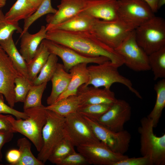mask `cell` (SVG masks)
<instances>
[{
	"label": "cell",
	"instance_id": "cell-1",
	"mask_svg": "<svg viewBox=\"0 0 165 165\" xmlns=\"http://www.w3.org/2000/svg\"><path fill=\"white\" fill-rule=\"evenodd\" d=\"M46 39L89 57L104 56L119 68L124 64L122 57L114 49L100 41L90 31L48 30Z\"/></svg>",
	"mask_w": 165,
	"mask_h": 165
},
{
	"label": "cell",
	"instance_id": "cell-2",
	"mask_svg": "<svg viewBox=\"0 0 165 165\" xmlns=\"http://www.w3.org/2000/svg\"><path fill=\"white\" fill-rule=\"evenodd\" d=\"M24 112L28 115L27 119H16L9 114L7 119L15 133H19L28 139L39 152L43 146L42 131L46 120V109L42 105L24 110Z\"/></svg>",
	"mask_w": 165,
	"mask_h": 165
},
{
	"label": "cell",
	"instance_id": "cell-3",
	"mask_svg": "<svg viewBox=\"0 0 165 165\" xmlns=\"http://www.w3.org/2000/svg\"><path fill=\"white\" fill-rule=\"evenodd\" d=\"M138 130L140 135L141 154L148 157L153 165L165 164V134L157 136L154 134L152 120L148 116L140 120Z\"/></svg>",
	"mask_w": 165,
	"mask_h": 165
},
{
	"label": "cell",
	"instance_id": "cell-4",
	"mask_svg": "<svg viewBox=\"0 0 165 165\" xmlns=\"http://www.w3.org/2000/svg\"><path fill=\"white\" fill-rule=\"evenodd\" d=\"M118 68L110 60L97 65L87 66L89 79L88 82L84 84L110 89L113 84L120 83L125 86L138 98L142 99L139 93L133 87L131 81L120 74Z\"/></svg>",
	"mask_w": 165,
	"mask_h": 165
},
{
	"label": "cell",
	"instance_id": "cell-5",
	"mask_svg": "<svg viewBox=\"0 0 165 165\" xmlns=\"http://www.w3.org/2000/svg\"><path fill=\"white\" fill-rule=\"evenodd\" d=\"M138 45L148 55L165 46V20L155 16L134 30Z\"/></svg>",
	"mask_w": 165,
	"mask_h": 165
},
{
	"label": "cell",
	"instance_id": "cell-6",
	"mask_svg": "<svg viewBox=\"0 0 165 165\" xmlns=\"http://www.w3.org/2000/svg\"><path fill=\"white\" fill-rule=\"evenodd\" d=\"M46 109V120L42 131L43 146L37 157L44 163L57 146L65 137V117Z\"/></svg>",
	"mask_w": 165,
	"mask_h": 165
},
{
	"label": "cell",
	"instance_id": "cell-7",
	"mask_svg": "<svg viewBox=\"0 0 165 165\" xmlns=\"http://www.w3.org/2000/svg\"><path fill=\"white\" fill-rule=\"evenodd\" d=\"M135 29L119 19L113 20L96 19L90 31L100 41L115 50Z\"/></svg>",
	"mask_w": 165,
	"mask_h": 165
},
{
	"label": "cell",
	"instance_id": "cell-8",
	"mask_svg": "<svg viewBox=\"0 0 165 165\" xmlns=\"http://www.w3.org/2000/svg\"><path fill=\"white\" fill-rule=\"evenodd\" d=\"M134 30L115 50L123 57L124 64L131 70H150L148 55L137 42Z\"/></svg>",
	"mask_w": 165,
	"mask_h": 165
},
{
	"label": "cell",
	"instance_id": "cell-9",
	"mask_svg": "<svg viewBox=\"0 0 165 165\" xmlns=\"http://www.w3.org/2000/svg\"><path fill=\"white\" fill-rule=\"evenodd\" d=\"M97 138L113 152L121 154L128 151L131 136L126 130L119 132L112 131L96 120L83 116Z\"/></svg>",
	"mask_w": 165,
	"mask_h": 165
},
{
	"label": "cell",
	"instance_id": "cell-10",
	"mask_svg": "<svg viewBox=\"0 0 165 165\" xmlns=\"http://www.w3.org/2000/svg\"><path fill=\"white\" fill-rule=\"evenodd\" d=\"M143 0H118V18L135 29L155 15Z\"/></svg>",
	"mask_w": 165,
	"mask_h": 165
},
{
	"label": "cell",
	"instance_id": "cell-11",
	"mask_svg": "<svg viewBox=\"0 0 165 165\" xmlns=\"http://www.w3.org/2000/svg\"><path fill=\"white\" fill-rule=\"evenodd\" d=\"M65 137L76 147L100 141L83 116L77 112L65 117Z\"/></svg>",
	"mask_w": 165,
	"mask_h": 165
},
{
	"label": "cell",
	"instance_id": "cell-12",
	"mask_svg": "<svg viewBox=\"0 0 165 165\" xmlns=\"http://www.w3.org/2000/svg\"><path fill=\"white\" fill-rule=\"evenodd\" d=\"M46 47L50 53H53L61 59L66 71L77 64L86 63L101 64L109 59L104 56L89 57L79 53L65 46L45 39L42 42Z\"/></svg>",
	"mask_w": 165,
	"mask_h": 165
},
{
	"label": "cell",
	"instance_id": "cell-13",
	"mask_svg": "<svg viewBox=\"0 0 165 165\" xmlns=\"http://www.w3.org/2000/svg\"><path fill=\"white\" fill-rule=\"evenodd\" d=\"M76 149L89 164L114 165L116 163L129 157L113 152L100 141L82 145L77 147Z\"/></svg>",
	"mask_w": 165,
	"mask_h": 165
},
{
	"label": "cell",
	"instance_id": "cell-14",
	"mask_svg": "<svg viewBox=\"0 0 165 165\" xmlns=\"http://www.w3.org/2000/svg\"><path fill=\"white\" fill-rule=\"evenodd\" d=\"M20 75L9 57L0 46V93L13 108L15 103L14 81Z\"/></svg>",
	"mask_w": 165,
	"mask_h": 165
},
{
	"label": "cell",
	"instance_id": "cell-15",
	"mask_svg": "<svg viewBox=\"0 0 165 165\" xmlns=\"http://www.w3.org/2000/svg\"><path fill=\"white\" fill-rule=\"evenodd\" d=\"M131 114L130 104L124 100L117 99L105 113L95 120L112 131L119 132L124 130V125L130 119Z\"/></svg>",
	"mask_w": 165,
	"mask_h": 165
},
{
	"label": "cell",
	"instance_id": "cell-16",
	"mask_svg": "<svg viewBox=\"0 0 165 165\" xmlns=\"http://www.w3.org/2000/svg\"><path fill=\"white\" fill-rule=\"evenodd\" d=\"M118 0H86L82 11L93 18L104 20L118 19Z\"/></svg>",
	"mask_w": 165,
	"mask_h": 165
},
{
	"label": "cell",
	"instance_id": "cell-17",
	"mask_svg": "<svg viewBox=\"0 0 165 165\" xmlns=\"http://www.w3.org/2000/svg\"><path fill=\"white\" fill-rule=\"evenodd\" d=\"M77 95L80 98V105L100 104L112 105L117 100L114 92L110 89H101L84 84L79 88Z\"/></svg>",
	"mask_w": 165,
	"mask_h": 165
},
{
	"label": "cell",
	"instance_id": "cell-18",
	"mask_svg": "<svg viewBox=\"0 0 165 165\" xmlns=\"http://www.w3.org/2000/svg\"><path fill=\"white\" fill-rule=\"evenodd\" d=\"M86 0H61L54 14H48L46 19V25L51 26L60 24L82 12Z\"/></svg>",
	"mask_w": 165,
	"mask_h": 165
},
{
	"label": "cell",
	"instance_id": "cell-19",
	"mask_svg": "<svg viewBox=\"0 0 165 165\" xmlns=\"http://www.w3.org/2000/svg\"><path fill=\"white\" fill-rule=\"evenodd\" d=\"M47 31L46 26H42L35 33L31 34L27 31L20 35L19 52L27 63L33 58L43 40L46 39Z\"/></svg>",
	"mask_w": 165,
	"mask_h": 165
},
{
	"label": "cell",
	"instance_id": "cell-20",
	"mask_svg": "<svg viewBox=\"0 0 165 165\" xmlns=\"http://www.w3.org/2000/svg\"><path fill=\"white\" fill-rule=\"evenodd\" d=\"M83 11L57 24L46 26L47 31L58 29L68 31H91L96 20Z\"/></svg>",
	"mask_w": 165,
	"mask_h": 165
},
{
	"label": "cell",
	"instance_id": "cell-21",
	"mask_svg": "<svg viewBox=\"0 0 165 165\" xmlns=\"http://www.w3.org/2000/svg\"><path fill=\"white\" fill-rule=\"evenodd\" d=\"M87 64L86 63L80 64L73 67L69 70L71 77L68 85L56 101L69 96L76 95L79 88L88 82L89 75Z\"/></svg>",
	"mask_w": 165,
	"mask_h": 165
},
{
	"label": "cell",
	"instance_id": "cell-22",
	"mask_svg": "<svg viewBox=\"0 0 165 165\" xmlns=\"http://www.w3.org/2000/svg\"><path fill=\"white\" fill-rule=\"evenodd\" d=\"M71 77L70 74L66 71L63 64L58 63L56 71L51 80L52 88L51 93L46 100L48 105L55 102L66 90Z\"/></svg>",
	"mask_w": 165,
	"mask_h": 165
},
{
	"label": "cell",
	"instance_id": "cell-23",
	"mask_svg": "<svg viewBox=\"0 0 165 165\" xmlns=\"http://www.w3.org/2000/svg\"><path fill=\"white\" fill-rule=\"evenodd\" d=\"M13 34L0 41V46L9 57L20 75L29 79L27 63L16 47L13 38Z\"/></svg>",
	"mask_w": 165,
	"mask_h": 165
},
{
	"label": "cell",
	"instance_id": "cell-24",
	"mask_svg": "<svg viewBox=\"0 0 165 165\" xmlns=\"http://www.w3.org/2000/svg\"><path fill=\"white\" fill-rule=\"evenodd\" d=\"M80 100L77 95L69 96L45 107L46 109L65 117L77 112L80 105Z\"/></svg>",
	"mask_w": 165,
	"mask_h": 165
},
{
	"label": "cell",
	"instance_id": "cell-25",
	"mask_svg": "<svg viewBox=\"0 0 165 165\" xmlns=\"http://www.w3.org/2000/svg\"><path fill=\"white\" fill-rule=\"evenodd\" d=\"M35 11L28 0H17L5 14V17L10 23L18 24L20 20L26 19Z\"/></svg>",
	"mask_w": 165,
	"mask_h": 165
},
{
	"label": "cell",
	"instance_id": "cell-26",
	"mask_svg": "<svg viewBox=\"0 0 165 165\" xmlns=\"http://www.w3.org/2000/svg\"><path fill=\"white\" fill-rule=\"evenodd\" d=\"M50 53L42 42L39 46L33 58L27 63L28 78L32 82L46 64Z\"/></svg>",
	"mask_w": 165,
	"mask_h": 165
},
{
	"label": "cell",
	"instance_id": "cell-27",
	"mask_svg": "<svg viewBox=\"0 0 165 165\" xmlns=\"http://www.w3.org/2000/svg\"><path fill=\"white\" fill-rule=\"evenodd\" d=\"M156 97L155 105L147 116L152 122L154 128L156 127L159 122L162 111L165 107V79H162L154 85Z\"/></svg>",
	"mask_w": 165,
	"mask_h": 165
},
{
	"label": "cell",
	"instance_id": "cell-28",
	"mask_svg": "<svg viewBox=\"0 0 165 165\" xmlns=\"http://www.w3.org/2000/svg\"><path fill=\"white\" fill-rule=\"evenodd\" d=\"M31 144L25 138L19 139L17 145L20 153L18 161L15 165H43L42 162L36 158L31 150Z\"/></svg>",
	"mask_w": 165,
	"mask_h": 165
},
{
	"label": "cell",
	"instance_id": "cell-29",
	"mask_svg": "<svg viewBox=\"0 0 165 165\" xmlns=\"http://www.w3.org/2000/svg\"><path fill=\"white\" fill-rule=\"evenodd\" d=\"M148 59L154 80L165 78V46L148 55Z\"/></svg>",
	"mask_w": 165,
	"mask_h": 165
},
{
	"label": "cell",
	"instance_id": "cell-30",
	"mask_svg": "<svg viewBox=\"0 0 165 165\" xmlns=\"http://www.w3.org/2000/svg\"><path fill=\"white\" fill-rule=\"evenodd\" d=\"M74 147L71 141L65 137L55 148L48 160L53 164L59 165L64 159L75 151Z\"/></svg>",
	"mask_w": 165,
	"mask_h": 165
},
{
	"label": "cell",
	"instance_id": "cell-31",
	"mask_svg": "<svg viewBox=\"0 0 165 165\" xmlns=\"http://www.w3.org/2000/svg\"><path fill=\"white\" fill-rule=\"evenodd\" d=\"M58 58L57 56L50 53L46 64L35 79L32 82L33 85H38L51 80L56 71Z\"/></svg>",
	"mask_w": 165,
	"mask_h": 165
},
{
	"label": "cell",
	"instance_id": "cell-32",
	"mask_svg": "<svg viewBox=\"0 0 165 165\" xmlns=\"http://www.w3.org/2000/svg\"><path fill=\"white\" fill-rule=\"evenodd\" d=\"M57 9L53 8L51 0H43L35 11L30 16L24 20V24L22 34L28 31L30 26L42 16L50 14H54Z\"/></svg>",
	"mask_w": 165,
	"mask_h": 165
},
{
	"label": "cell",
	"instance_id": "cell-33",
	"mask_svg": "<svg viewBox=\"0 0 165 165\" xmlns=\"http://www.w3.org/2000/svg\"><path fill=\"white\" fill-rule=\"evenodd\" d=\"M47 82L38 85H33L29 90L24 102V110L42 105L41 100Z\"/></svg>",
	"mask_w": 165,
	"mask_h": 165
},
{
	"label": "cell",
	"instance_id": "cell-34",
	"mask_svg": "<svg viewBox=\"0 0 165 165\" xmlns=\"http://www.w3.org/2000/svg\"><path fill=\"white\" fill-rule=\"evenodd\" d=\"M112 105L100 104L80 105L77 112L82 116L96 120L105 113Z\"/></svg>",
	"mask_w": 165,
	"mask_h": 165
},
{
	"label": "cell",
	"instance_id": "cell-35",
	"mask_svg": "<svg viewBox=\"0 0 165 165\" xmlns=\"http://www.w3.org/2000/svg\"><path fill=\"white\" fill-rule=\"evenodd\" d=\"M14 83L15 102L24 103L29 90L33 85L32 82L29 79L20 75L16 78Z\"/></svg>",
	"mask_w": 165,
	"mask_h": 165
},
{
	"label": "cell",
	"instance_id": "cell-36",
	"mask_svg": "<svg viewBox=\"0 0 165 165\" xmlns=\"http://www.w3.org/2000/svg\"><path fill=\"white\" fill-rule=\"evenodd\" d=\"M22 31L18 23L13 24L8 22L0 8V41L7 38L15 31L21 34Z\"/></svg>",
	"mask_w": 165,
	"mask_h": 165
},
{
	"label": "cell",
	"instance_id": "cell-37",
	"mask_svg": "<svg viewBox=\"0 0 165 165\" xmlns=\"http://www.w3.org/2000/svg\"><path fill=\"white\" fill-rule=\"evenodd\" d=\"M3 95L0 93V113L6 114L14 116L17 119H26L28 117L24 112L18 111L6 105L4 102Z\"/></svg>",
	"mask_w": 165,
	"mask_h": 165
},
{
	"label": "cell",
	"instance_id": "cell-38",
	"mask_svg": "<svg viewBox=\"0 0 165 165\" xmlns=\"http://www.w3.org/2000/svg\"><path fill=\"white\" fill-rule=\"evenodd\" d=\"M88 164L81 154L75 151L64 159L59 165H84Z\"/></svg>",
	"mask_w": 165,
	"mask_h": 165
},
{
	"label": "cell",
	"instance_id": "cell-39",
	"mask_svg": "<svg viewBox=\"0 0 165 165\" xmlns=\"http://www.w3.org/2000/svg\"><path fill=\"white\" fill-rule=\"evenodd\" d=\"M114 165H153L151 160L148 157H129L116 163Z\"/></svg>",
	"mask_w": 165,
	"mask_h": 165
},
{
	"label": "cell",
	"instance_id": "cell-40",
	"mask_svg": "<svg viewBox=\"0 0 165 165\" xmlns=\"http://www.w3.org/2000/svg\"><path fill=\"white\" fill-rule=\"evenodd\" d=\"M14 133L10 131H0V162L2 161V148L6 143L12 140L13 137Z\"/></svg>",
	"mask_w": 165,
	"mask_h": 165
},
{
	"label": "cell",
	"instance_id": "cell-41",
	"mask_svg": "<svg viewBox=\"0 0 165 165\" xmlns=\"http://www.w3.org/2000/svg\"><path fill=\"white\" fill-rule=\"evenodd\" d=\"M20 156L19 150L12 149L9 151L6 155L7 161L10 165H15L18 161Z\"/></svg>",
	"mask_w": 165,
	"mask_h": 165
},
{
	"label": "cell",
	"instance_id": "cell-42",
	"mask_svg": "<svg viewBox=\"0 0 165 165\" xmlns=\"http://www.w3.org/2000/svg\"><path fill=\"white\" fill-rule=\"evenodd\" d=\"M7 115L0 113V131H10L14 133L11 124L7 119Z\"/></svg>",
	"mask_w": 165,
	"mask_h": 165
},
{
	"label": "cell",
	"instance_id": "cell-43",
	"mask_svg": "<svg viewBox=\"0 0 165 165\" xmlns=\"http://www.w3.org/2000/svg\"><path fill=\"white\" fill-rule=\"evenodd\" d=\"M150 7L154 13L156 12L157 9V4L159 0H143Z\"/></svg>",
	"mask_w": 165,
	"mask_h": 165
},
{
	"label": "cell",
	"instance_id": "cell-44",
	"mask_svg": "<svg viewBox=\"0 0 165 165\" xmlns=\"http://www.w3.org/2000/svg\"><path fill=\"white\" fill-rule=\"evenodd\" d=\"M43 0H28V2L35 11Z\"/></svg>",
	"mask_w": 165,
	"mask_h": 165
},
{
	"label": "cell",
	"instance_id": "cell-45",
	"mask_svg": "<svg viewBox=\"0 0 165 165\" xmlns=\"http://www.w3.org/2000/svg\"><path fill=\"white\" fill-rule=\"evenodd\" d=\"M165 4V0H159L157 4V9L158 10Z\"/></svg>",
	"mask_w": 165,
	"mask_h": 165
},
{
	"label": "cell",
	"instance_id": "cell-46",
	"mask_svg": "<svg viewBox=\"0 0 165 165\" xmlns=\"http://www.w3.org/2000/svg\"><path fill=\"white\" fill-rule=\"evenodd\" d=\"M6 2V0H0V8L4 6Z\"/></svg>",
	"mask_w": 165,
	"mask_h": 165
}]
</instances>
